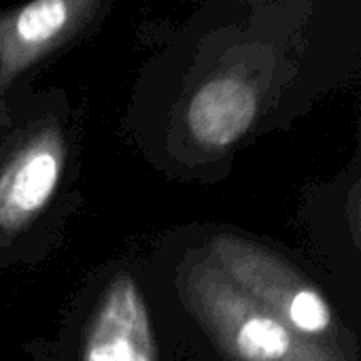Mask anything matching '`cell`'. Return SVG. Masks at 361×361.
Returning a JSON list of instances; mask_svg holds the SVG:
<instances>
[{
  "label": "cell",
  "mask_w": 361,
  "mask_h": 361,
  "mask_svg": "<svg viewBox=\"0 0 361 361\" xmlns=\"http://www.w3.org/2000/svg\"><path fill=\"white\" fill-rule=\"evenodd\" d=\"M81 361H159L142 289L128 272L111 279L87 323Z\"/></svg>",
  "instance_id": "277c9868"
},
{
  "label": "cell",
  "mask_w": 361,
  "mask_h": 361,
  "mask_svg": "<svg viewBox=\"0 0 361 361\" xmlns=\"http://www.w3.org/2000/svg\"><path fill=\"white\" fill-rule=\"evenodd\" d=\"M176 291L228 361H344L327 342L298 334L245 295L202 251L178 264Z\"/></svg>",
  "instance_id": "6da1fadb"
},
{
  "label": "cell",
  "mask_w": 361,
  "mask_h": 361,
  "mask_svg": "<svg viewBox=\"0 0 361 361\" xmlns=\"http://www.w3.org/2000/svg\"><path fill=\"white\" fill-rule=\"evenodd\" d=\"M85 0H32L0 24V83L45 56L73 26Z\"/></svg>",
  "instance_id": "8992f818"
},
{
  "label": "cell",
  "mask_w": 361,
  "mask_h": 361,
  "mask_svg": "<svg viewBox=\"0 0 361 361\" xmlns=\"http://www.w3.org/2000/svg\"><path fill=\"white\" fill-rule=\"evenodd\" d=\"M359 215H361V198H359Z\"/></svg>",
  "instance_id": "52a82bcc"
},
{
  "label": "cell",
  "mask_w": 361,
  "mask_h": 361,
  "mask_svg": "<svg viewBox=\"0 0 361 361\" xmlns=\"http://www.w3.org/2000/svg\"><path fill=\"white\" fill-rule=\"evenodd\" d=\"M66 140L47 126L28 138L0 170V240L32 226L54 202L66 168Z\"/></svg>",
  "instance_id": "3957f363"
},
{
  "label": "cell",
  "mask_w": 361,
  "mask_h": 361,
  "mask_svg": "<svg viewBox=\"0 0 361 361\" xmlns=\"http://www.w3.org/2000/svg\"><path fill=\"white\" fill-rule=\"evenodd\" d=\"M202 253L234 287L298 334L323 342L334 331V312L323 293L270 249L238 234H217Z\"/></svg>",
  "instance_id": "7a4b0ae2"
},
{
  "label": "cell",
  "mask_w": 361,
  "mask_h": 361,
  "mask_svg": "<svg viewBox=\"0 0 361 361\" xmlns=\"http://www.w3.org/2000/svg\"><path fill=\"white\" fill-rule=\"evenodd\" d=\"M257 111L259 100L251 83L240 77H217L194 94L188 104L185 123L200 147L224 151L251 130Z\"/></svg>",
  "instance_id": "5b68a950"
}]
</instances>
